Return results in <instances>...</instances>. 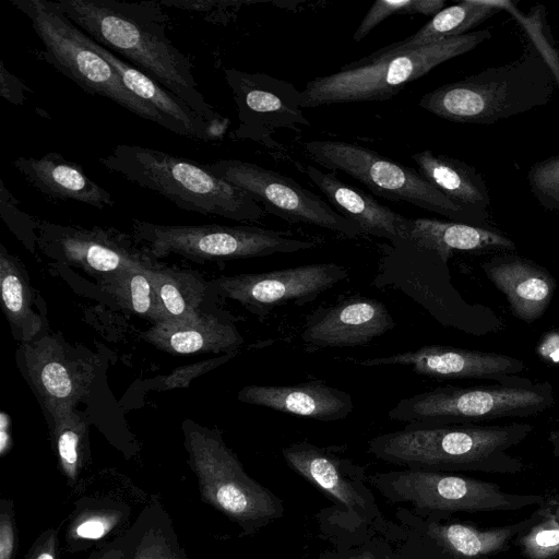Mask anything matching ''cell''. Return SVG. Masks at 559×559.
Segmentation results:
<instances>
[{
  "instance_id": "obj_1",
  "label": "cell",
  "mask_w": 559,
  "mask_h": 559,
  "mask_svg": "<svg viewBox=\"0 0 559 559\" xmlns=\"http://www.w3.org/2000/svg\"><path fill=\"white\" fill-rule=\"evenodd\" d=\"M66 15L94 41L181 98L212 124L228 127L198 88L193 66L167 34L160 1L58 0Z\"/></svg>"
},
{
  "instance_id": "obj_2",
  "label": "cell",
  "mask_w": 559,
  "mask_h": 559,
  "mask_svg": "<svg viewBox=\"0 0 559 559\" xmlns=\"http://www.w3.org/2000/svg\"><path fill=\"white\" fill-rule=\"evenodd\" d=\"M533 431L528 423L507 425H405L378 435L368 453L389 464L411 469L452 472L462 469H518L521 462L508 450Z\"/></svg>"
},
{
  "instance_id": "obj_3",
  "label": "cell",
  "mask_w": 559,
  "mask_h": 559,
  "mask_svg": "<svg viewBox=\"0 0 559 559\" xmlns=\"http://www.w3.org/2000/svg\"><path fill=\"white\" fill-rule=\"evenodd\" d=\"M127 181L151 190L181 210L238 222H260L264 209L246 191L211 173L205 164L134 144H118L98 158Z\"/></svg>"
},
{
  "instance_id": "obj_4",
  "label": "cell",
  "mask_w": 559,
  "mask_h": 559,
  "mask_svg": "<svg viewBox=\"0 0 559 559\" xmlns=\"http://www.w3.org/2000/svg\"><path fill=\"white\" fill-rule=\"evenodd\" d=\"M555 85L543 57L527 44L518 60L441 85L418 105L444 120L492 124L546 105Z\"/></svg>"
},
{
  "instance_id": "obj_5",
  "label": "cell",
  "mask_w": 559,
  "mask_h": 559,
  "mask_svg": "<svg viewBox=\"0 0 559 559\" xmlns=\"http://www.w3.org/2000/svg\"><path fill=\"white\" fill-rule=\"evenodd\" d=\"M372 284L404 293L443 326L474 336L503 328L491 308L471 304L461 296L451 282L448 262L436 250L412 237L382 243Z\"/></svg>"
},
{
  "instance_id": "obj_6",
  "label": "cell",
  "mask_w": 559,
  "mask_h": 559,
  "mask_svg": "<svg viewBox=\"0 0 559 559\" xmlns=\"http://www.w3.org/2000/svg\"><path fill=\"white\" fill-rule=\"evenodd\" d=\"M491 36L489 28H483L418 49L352 61L333 74L309 81L301 91V107L390 99L409 82L473 50Z\"/></svg>"
},
{
  "instance_id": "obj_7",
  "label": "cell",
  "mask_w": 559,
  "mask_h": 559,
  "mask_svg": "<svg viewBox=\"0 0 559 559\" xmlns=\"http://www.w3.org/2000/svg\"><path fill=\"white\" fill-rule=\"evenodd\" d=\"M554 403L549 381L513 376L492 384L437 386L400 400L388 417L413 426L475 425L536 416Z\"/></svg>"
},
{
  "instance_id": "obj_8",
  "label": "cell",
  "mask_w": 559,
  "mask_h": 559,
  "mask_svg": "<svg viewBox=\"0 0 559 559\" xmlns=\"http://www.w3.org/2000/svg\"><path fill=\"white\" fill-rule=\"evenodd\" d=\"M189 463L200 492L247 533H252L284 515L283 501L251 478L216 429L192 420L182 424Z\"/></svg>"
},
{
  "instance_id": "obj_9",
  "label": "cell",
  "mask_w": 559,
  "mask_h": 559,
  "mask_svg": "<svg viewBox=\"0 0 559 559\" xmlns=\"http://www.w3.org/2000/svg\"><path fill=\"white\" fill-rule=\"evenodd\" d=\"M41 40L44 59L86 93L106 97L132 114L167 129L159 112L130 92L115 69L78 36V26L58 1L10 0Z\"/></svg>"
},
{
  "instance_id": "obj_10",
  "label": "cell",
  "mask_w": 559,
  "mask_h": 559,
  "mask_svg": "<svg viewBox=\"0 0 559 559\" xmlns=\"http://www.w3.org/2000/svg\"><path fill=\"white\" fill-rule=\"evenodd\" d=\"M302 146L314 163L331 171H344L384 199L407 202L452 222L479 227H486L490 217L488 212H476L457 205L418 170L365 146L337 140H311Z\"/></svg>"
},
{
  "instance_id": "obj_11",
  "label": "cell",
  "mask_w": 559,
  "mask_h": 559,
  "mask_svg": "<svg viewBox=\"0 0 559 559\" xmlns=\"http://www.w3.org/2000/svg\"><path fill=\"white\" fill-rule=\"evenodd\" d=\"M132 237L154 259L177 254L198 263L293 253L318 245L288 231L250 225H162L140 219L132 222Z\"/></svg>"
},
{
  "instance_id": "obj_12",
  "label": "cell",
  "mask_w": 559,
  "mask_h": 559,
  "mask_svg": "<svg viewBox=\"0 0 559 559\" xmlns=\"http://www.w3.org/2000/svg\"><path fill=\"white\" fill-rule=\"evenodd\" d=\"M368 481L389 501L409 503L418 513L515 510L543 501L540 496L506 493L492 483L423 469L374 473Z\"/></svg>"
},
{
  "instance_id": "obj_13",
  "label": "cell",
  "mask_w": 559,
  "mask_h": 559,
  "mask_svg": "<svg viewBox=\"0 0 559 559\" xmlns=\"http://www.w3.org/2000/svg\"><path fill=\"white\" fill-rule=\"evenodd\" d=\"M205 166L217 177L250 194L266 213L290 223L314 225L346 238L364 235L358 224L287 176L239 159H218Z\"/></svg>"
},
{
  "instance_id": "obj_14",
  "label": "cell",
  "mask_w": 559,
  "mask_h": 559,
  "mask_svg": "<svg viewBox=\"0 0 559 559\" xmlns=\"http://www.w3.org/2000/svg\"><path fill=\"white\" fill-rule=\"evenodd\" d=\"M224 73L238 115L233 140H250L276 148V131L310 126L302 112L301 92L289 82L235 68L225 69Z\"/></svg>"
},
{
  "instance_id": "obj_15",
  "label": "cell",
  "mask_w": 559,
  "mask_h": 559,
  "mask_svg": "<svg viewBox=\"0 0 559 559\" xmlns=\"http://www.w3.org/2000/svg\"><path fill=\"white\" fill-rule=\"evenodd\" d=\"M348 276V270L333 262L311 263L262 273L221 276L209 287L223 298L239 302L251 313L265 318L286 304L302 306Z\"/></svg>"
},
{
  "instance_id": "obj_16",
  "label": "cell",
  "mask_w": 559,
  "mask_h": 559,
  "mask_svg": "<svg viewBox=\"0 0 559 559\" xmlns=\"http://www.w3.org/2000/svg\"><path fill=\"white\" fill-rule=\"evenodd\" d=\"M115 228L60 225L39 221L37 243L47 255L88 274L109 278L154 258Z\"/></svg>"
},
{
  "instance_id": "obj_17",
  "label": "cell",
  "mask_w": 559,
  "mask_h": 559,
  "mask_svg": "<svg viewBox=\"0 0 559 559\" xmlns=\"http://www.w3.org/2000/svg\"><path fill=\"white\" fill-rule=\"evenodd\" d=\"M357 364L364 367L408 366L415 373L437 380L478 379L495 382L520 376L525 369L523 360L506 354L439 344L367 358Z\"/></svg>"
},
{
  "instance_id": "obj_18",
  "label": "cell",
  "mask_w": 559,
  "mask_h": 559,
  "mask_svg": "<svg viewBox=\"0 0 559 559\" xmlns=\"http://www.w3.org/2000/svg\"><path fill=\"white\" fill-rule=\"evenodd\" d=\"M26 376L50 416L73 409L86 397L93 371L75 360L61 340L45 335L21 348Z\"/></svg>"
},
{
  "instance_id": "obj_19",
  "label": "cell",
  "mask_w": 559,
  "mask_h": 559,
  "mask_svg": "<svg viewBox=\"0 0 559 559\" xmlns=\"http://www.w3.org/2000/svg\"><path fill=\"white\" fill-rule=\"evenodd\" d=\"M395 326L385 305L374 298L352 296L307 316L301 341L310 348L362 346Z\"/></svg>"
},
{
  "instance_id": "obj_20",
  "label": "cell",
  "mask_w": 559,
  "mask_h": 559,
  "mask_svg": "<svg viewBox=\"0 0 559 559\" xmlns=\"http://www.w3.org/2000/svg\"><path fill=\"white\" fill-rule=\"evenodd\" d=\"M79 38L104 58L121 78L124 86L155 108L167 123V130L194 141L219 140L227 127L207 122L181 98L163 87L145 73L109 51L87 34L76 28Z\"/></svg>"
},
{
  "instance_id": "obj_21",
  "label": "cell",
  "mask_w": 559,
  "mask_h": 559,
  "mask_svg": "<svg viewBox=\"0 0 559 559\" xmlns=\"http://www.w3.org/2000/svg\"><path fill=\"white\" fill-rule=\"evenodd\" d=\"M487 278L507 298L512 314L533 323L550 306L557 287L554 276L533 260L501 253L481 264Z\"/></svg>"
},
{
  "instance_id": "obj_22",
  "label": "cell",
  "mask_w": 559,
  "mask_h": 559,
  "mask_svg": "<svg viewBox=\"0 0 559 559\" xmlns=\"http://www.w3.org/2000/svg\"><path fill=\"white\" fill-rule=\"evenodd\" d=\"M237 400L320 421L345 419L354 409L349 393L320 380L294 385H246L238 391Z\"/></svg>"
},
{
  "instance_id": "obj_23",
  "label": "cell",
  "mask_w": 559,
  "mask_h": 559,
  "mask_svg": "<svg viewBox=\"0 0 559 559\" xmlns=\"http://www.w3.org/2000/svg\"><path fill=\"white\" fill-rule=\"evenodd\" d=\"M12 166L34 189L51 202L73 201L97 209L111 207V194L95 182L81 165L56 152L40 157L20 156Z\"/></svg>"
},
{
  "instance_id": "obj_24",
  "label": "cell",
  "mask_w": 559,
  "mask_h": 559,
  "mask_svg": "<svg viewBox=\"0 0 559 559\" xmlns=\"http://www.w3.org/2000/svg\"><path fill=\"white\" fill-rule=\"evenodd\" d=\"M305 174L326 197L341 215L358 224L364 235L396 242L409 236L411 218L380 204L371 195L337 178L335 171L323 173L307 165Z\"/></svg>"
},
{
  "instance_id": "obj_25",
  "label": "cell",
  "mask_w": 559,
  "mask_h": 559,
  "mask_svg": "<svg viewBox=\"0 0 559 559\" xmlns=\"http://www.w3.org/2000/svg\"><path fill=\"white\" fill-rule=\"evenodd\" d=\"M141 337L170 355L238 352L245 340L229 317L200 312L186 323L153 324Z\"/></svg>"
},
{
  "instance_id": "obj_26",
  "label": "cell",
  "mask_w": 559,
  "mask_h": 559,
  "mask_svg": "<svg viewBox=\"0 0 559 559\" xmlns=\"http://www.w3.org/2000/svg\"><path fill=\"white\" fill-rule=\"evenodd\" d=\"M286 464L306 480L324 491L340 504L354 512L365 507L364 496L354 486L359 468L342 459L329 448L307 441L288 444L282 450Z\"/></svg>"
},
{
  "instance_id": "obj_27",
  "label": "cell",
  "mask_w": 559,
  "mask_h": 559,
  "mask_svg": "<svg viewBox=\"0 0 559 559\" xmlns=\"http://www.w3.org/2000/svg\"><path fill=\"white\" fill-rule=\"evenodd\" d=\"M501 11H504V0H463L442 9L414 35L386 45L362 59L372 60L465 35Z\"/></svg>"
},
{
  "instance_id": "obj_28",
  "label": "cell",
  "mask_w": 559,
  "mask_h": 559,
  "mask_svg": "<svg viewBox=\"0 0 559 559\" xmlns=\"http://www.w3.org/2000/svg\"><path fill=\"white\" fill-rule=\"evenodd\" d=\"M418 173L457 205L488 212L489 190L483 176L467 163L425 150L412 155Z\"/></svg>"
},
{
  "instance_id": "obj_29",
  "label": "cell",
  "mask_w": 559,
  "mask_h": 559,
  "mask_svg": "<svg viewBox=\"0 0 559 559\" xmlns=\"http://www.w3.org/2000/svg\"><path fill=\"white\" fill-rule=\"evenodd\" d=\"M436 250L445 261L455 251L479 252L491 249L514 250L515 243L500 231L457 222L411 218L409 236Z\"/></svg>"
},
{
  "instance_id": "obj_30",
  "label": "cell",
  "mask_w": 559,
  "mask_h": 559,
  "mask_svg": "<svg viewBox=\"0 0 559 559\" xmlns=\"http://www.w3.org/2000/svg\"><path fill=\"white\" fill-rule=\"evenodd\" d=\"M0 289L2 309L15 338L22 343L36 340L44 321L34 310L33 292L22 262L0 246Z\"/></svg>"
},
{
  "instance_id": "obj_31",
  "label": "cell",
  "mask_w": 559,
  "mask_h": 559,
  "mask_svg": "<svg viewBox=\"0 0 559 559\" xmlns=\"http://www.w3.org/2000/svg\"><path fill=\"white\" fill-rule=\"evenodd\" d=\"M150 275L162 308L160 323L181 324L199 316L207 285L198 273L154 263Z\"/></svg>"
},
{
  "instance_id": "obj_32",
  "label": "cell",
  "mask_w": 559,
  "mask_h": 559,
  "mask_svg": "<svg viewBox=\"0 0 559 559\" xmlns=\"http://www.w3.org/2000/svg\"><path fill=\"white\" fill-rule=\"evenodd\" d=\"M153 260L122 271L109 278V290L127 310L153 322L163 321L157 293L150 275Z\"/></svg>"
},
{
  "instance_id": "obj_33",
  "label": "cell",
  "mask_w": 559,
  "mask_h": 559,
  "mask_svg": "<svg viewBox=\"0 0 559 559\" xmlns=\"http://www.w3.org/2000/svg\"><path fill=\"white\" fill-rule=\"evenodd\" d=\"M430 535L452 552L477 557L500 550L514 533L513 527L478 530L461 523L432 525Z\"/></svg>"
},
{
  "instance_id": "obj_34",
  "label": "cell",
  "mask_w": 559,
  "mask_h": 559,
  "mask_svg": "<svg viewBox=\"0 0 559 559\" xmlns=\"http://www.w3.org/2000/svg\"><path fill=\"white\" fill-rule=\"evenodd\" d=\"M51 418L52 435L61 467L69 478L74 479L87 442V423L74 408L58 412Z\"/></svg>"
},
{
  "instance_id": "obj_35",
  "label": "cell",
  "mask_w": 559,
  "mask_h": 559,
  "mask_svg": "<svg viewBox=\"0 0 559 559\" xmlns=\"http://www.w3.org/2000/svg\"><path fill=\"white\" fill-rule=\"evenodd\" d=\"M504 11H508L518 21L528 39L527 44L543 57L559 88V48L547 23L545 5L535 4L524 13L515 2L504 0Z\"/></svg>"
},
{
  "instance_id": "obj_36",
  "label": "cell",
  "mask_w": 559,
  "mask_h": 559,
  "mask_svg": "<svg viewBox=\"0 0 559 559\" xmlns=\"http://www.w3.org/2000/svg\"><path fill=\"white\" fill-rule=\"evenodd\" d=\"M444 0H378L354 33V41L364 39L382 21L399 14H423L435 16L444 9Z\"/></svg>"
},
{
  "instance_id": "obj_37",
  "label": "cell",
  "mask_w": 559,
  "mask_h": 559,
  "mask_svg": "<svg viewBox=\"0 0 559 559\" xmlns=\"http://www.w3.org/2000/svg\"><path fill=\"white\" fill-rule=\"evenodd\" d=\"M527 181L537 202L545 210L559 213V154L533 164Z\"/></svg>"
},
{
  "instance_id": "obj_38",
  "label": "cell",
  "mask_w": 559,
  "mask_h": 559,
  "mask_svg": "<svg viewBox=\"0 0 559 559\" xmlns=\"http://www.w3.org/2000/svg\"><path fill=\"white\" fill-rule=\"evenodd\" d=\"M523 550L531 559H548L559 554V522L547 515L522 539Z\"/></svg>"
},
{
  "instance_id": "obj_39",
  "label": "cell",
  "mask_w": 559,
  "mask_h": 559,
  "mask_svg": "<svg viewBox=\"0 0 559 559\" xmlns=\"http://www.w3.org/2000/svg\"><path fill=\"white\" fill-rule=\"evenodd\" d=\"M238 353L223 354L218 357L178 367L169 374L160 378L159 388L163 390L188 388L192 380L227 362Z\"/></svg>"
},
{
  "instance_id": "obj_40",
  "label": "cell",
  "mask_w": 559,
  "mask_h": 559,
  "mask_svg": "<svg viewBox=\"0 0 559 559\" xmlns=\"http://www.w3.org/2000/svg\"><path fill=\"white\" fill-rule=\"evenodd\" d=\"M0 207L1 216L7 225L19 236L31 234L37 239L34 230L37 231L38 219L29 216L19 207L17 200L5 188L1 180L0 186Z\"/></svg>"
},
{
  "instance_id": "obj_41",
  "label": "cell",
  "mask_w": 559,
  "mask_h": 559,
  "mask_svg": "<svg viewBox=\"0 0 559 559\" xmlns=\"http://www.w3.org/2000/svg\"><path fill=\"white\" fill-rule=\"evenodd\" d=\"M0 81L1 95L3 98L16 105L24 103V92L26 87L22 84L19 78L5 69L3 62L0 63Z\"/></svg>"
},
{
  "instance_id": "obj_42",
  "label": "cell",
  "mask_w": 559,
  "mask_h": 559,
  "mask_svg": "<svg viewBox=\"0 0 559 559\" xmlns=\"http://www.w3.org/2000/svg\"><path fill=\"white\" fill-rule=\"evenodd\" d=\"M15 535L9 516L2 514L0 522V559H11L14 552Z\"/></svg>"
},
{
  "instance_id": "obj_43",
  "label": "cell",
  "mask_w": 559,
  "mask_h": 559,
  "mask_svg": "<svg viewBox=\"0 0 559 559\" xmlns=\"http://www.w3.org/2000/svg\"><path fill=\"white\" fill-rule=\"evenodd\" d=\"M109 526L107 521L93 518L81 522L75 527V534L81 538L98 539L107 533Z\"/></svg>"
},
{
  "instance_id": "obj_44",
  "label": "cell",
  "mask_w": 559,
  "mask_h": 559,
  "mask_svg": "<svg viewBox=\"0 0 559 559\" xmlns=\"http://www.w3.org/2000/svg\"><path fill=\"white\" fill-rule=\"evenodd\" d=\"M134 559H177L167 546L162 543L147 544L139 551Z\"/></svg>"
},
{
  "instance_id": "obj_45",
  "label": "cell",
  "mask_w": 559,
  "mask_h": 559,
  "mask_svg": "<svg viewBox=\"0 0 559 559\" xmlns=\"http://www.w3.org/2000/svg\"><path fill=\"white\" fill-rule=\"evenodd\" d=\"M11 447V419L10 416L2 411L0 413V454L4 455Z\"/></svg>"
},
{
  "instance_id": "obj_46",
  "label": "cell",
  "mask_w": 559,
  "mask_h": 559,
  "mask_svg": "<svg viewBox=\"0 0 559 559\" xmlns=\"http://www.w3.org/2000/svg\"><path fill=\"white\" fill-rule=\"evenodd\" d=\"M548 440L552 445L554 453L559 456V429L550 431Z\"/></svg>"
},
{
  "instance_id": "obj_47",
  "label": "cell",
  "mask_w": 559,
  "mask_h": 559,
  "mask_svg": "<svg viewBox=\"0 0 559 559\" xmlns=\"http://www.w3.org/2000/svg\"><path fill=\"white\" fill-rule=\"evenodd\" d=\"M349 559H377V558L373 555H371L370 552H364V554L354 556Z\"/></svg>"
},
{
  "instance_id": "obj_48",
  "label": "cell",
  "mask_w": 559,
  "mask_h": 559,
  "mask_svg": "<svg viewBox=\"0 0 559 559\" xmlns=\"http://www.w3.org/2000/svg\"><path fill=\"white\" fill-rule=\"evenodd\" d=\"M36 559H55L52 552L50 550L48 551H41Z\"/></svg>"
},
{
  "instance_id": "obj_49",
  "label": "cell",
  "mask_w": 559,
  "mask_h": 559,
  "mask_svg": "<svg viewBox=\"0 0 559 559\" xmlns=\"http://www.w3.org/2000/svg\"><path fill=\"white\" fill-rule=\"evenodd\" d=\"M555 516H556V519H557V520H558V522H559V503H558V506H557V509H556V512H555Z\"/></svg>"
}]
</instances>
